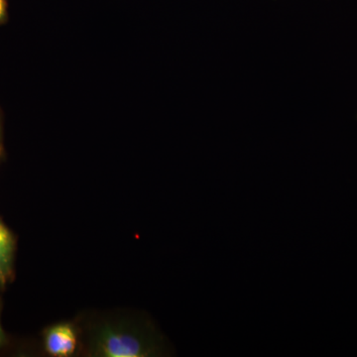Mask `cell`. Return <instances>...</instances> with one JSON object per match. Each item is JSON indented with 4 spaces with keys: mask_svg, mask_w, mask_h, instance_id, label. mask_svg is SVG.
I'll use <instances>...</instances> for the list:
<instances>
[{
    "mask_svg": "<svg viewBox=\"0 0 357 357\" xmlns=\"http://www.w3.org/2000/svg\"><path fill=\"white\" fill-rule=\"evenodd\" d=\"M96 356L103 357H144L163 352L161 340L121 326H103L93 344Z\"/></svg>",
    "mask_w": 357,
    "mask_h": 357,
    "instance_id": "cell-1",
    "label": "cell"
},
{
    "mask_svg": "<svg viewBox=\"0 0 357 357\" xmlns=\"http://www.w3.org/2000/svg\"><path fill=\"white\" fill-rule=\"evenodd\" d=\"M45 347L51 356H72L77 349V337L74 328L66 324L52 326L45 335Z\"/></svg>",
    "mask_w": 357,
    "mask_h": 357,
    "instance_id": "cell-2",
    "label": "cell"
},
{
    "mask_svg": "<svg viewBox=\"0 0 357 357\" xmlns=\"http://www.w3.org/2000/svg\"><path fill=\"white\" fill-rule=\"evenodd\" d=\"M13 251V241L10 232L0 222V266L6 270L11 260Z\"/></svg>",
    "mask_w": 357,
    "mask_h": 357,
    "instance_id": "cell-3",
    "label": "cell"
},
{
    "mask_svg": "<svg viewBox=\"0 0 357 357\" xmlns=\"http://www.w3.org/2000/svg\"><path fill=\"white\" fill-rule=\"evenodd\" d=\"M6 0H0V22L6 17Z\"/></svg>",
    "mask_w": 357,
    "mask_h": 357,
    "instance_id": "cell-4",
    "label": "cell"
},
{
    "mask_svg": "<svg viewBox=\"0 0 357 357\" xmlns=\"http://www.w3.org/2000/svg\"><path fill=\"white\" fill-rule=\"evenodd\" d=\"M6 273V270L3 269L1 266H0V282L3 279V275Z\"/></svg>",
    "mask_w": 357,
    "mask_h": 357,
    "instance_id": "cell-5",
    "label": "cell"
},
{
    "mask_svg": "<svg viewBox=\"0 0 357 357\" xmlns=\"http://www.w3.org/2000/svg\"><path fill=\"white\" fill-rule=\"evenodd\" d=\"M3 340V333H2L1 326H0V342Z\"/></svg>",
    "mask_w": 357,
    "mask_h": 357,
    "instance_id": "cell-6",
    "label": "cell"
}]
</instances>
